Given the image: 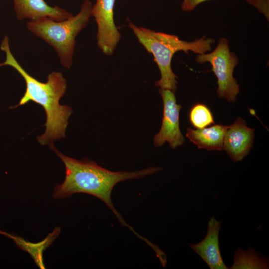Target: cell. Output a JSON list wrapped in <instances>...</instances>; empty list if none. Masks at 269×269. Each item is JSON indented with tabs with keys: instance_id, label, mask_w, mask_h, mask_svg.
I'll return each instance as SVG.
<instances>
[{
	"instance_id": "5",
	"label": "cell",
	"mask_w": 269,
	"mask_h": 269,
	"mask_svg": "<svg viewBox=\"0 0 269 269\" xmlns=\"http://www.w3.org/2000/svg\"><path fill=\"white\" fill-rule=\"evenodd\" d=\"M228 44L227 39L221 38L213 51L198 54L195 60L199 64L208 62L211 64L212 71L217 79L218 97L233 102L240 92V86L233 76L239 60L236 55L230 51Z\"/></svg>"
},
{
	"instance_id": "11",
	"label": "cell",
	"mask_w": 269,
	"mask_h": 269,
	"mask_svg": "<svg viewBox=\"0 0 269 269\" xmlns=\"http://www.w3.org/2000/svg\"><path fill=\"white\" fill-rule=\"evenodd\" d=\"M226 127L219 124L202 129H193L188 127L186 136L200 149L221 151L223 149Z\"/></svg>"
},
{
	"instance_id": "8",
	"label": "cell",
	"mask_w": 269,
	"mask_h": 269,
	"mask_svg": "<svg viewBox=\"0 0 269 269\" xmlns=\"http://www.w3.org/2000/svg\"><path fill=\"white\" fill-rule=\"evenodd\" d=\"M254 131L255 129L248 127L245 121L240 117L227 126L223 149L233 162L241 161L249 153L253 146Z\"/></svg>"
},
{
	"instance_id": "6",
	"label": "cell",
	"mask_w": 269,
	"mask_h": 269,
	"mask_svg": "<svg viewBox=\"0 0 269 269\" xmlns=\"http://www.w3.org/2000/svg\"><path fill=\"white\" fill-rule=\"evenodd\" d=\"M159 92L163 102V114L160 130L154 137V144L159 147L167 142L171 148L175 149L185 142L179 125L181 106L177 103L175 93L172 91L160 89Z\"/></svg>"
},
{
	"instance_id": "15",
	"label": "cell",
	"mask_w": 269,
	"mask_h": 269,
	"mask_svg": "<svg viewBox=\"0 0 269 269\" xmlns=\"http://www.w3.org/2000/svg\"><path fill=\"white\" fill-rule=\"evenodd\" d=\"M209 0H183L182 9L185 11H191L199 4Z\"/></svg>"
},
{
	"instance_id": "14",
	"label": "cell",
	"mask_w": 269,
	"mask_h": 269,
	"mask_svg": "<svg viewBox=\"0 0 269 269\" xmlns=\"http://www.w3.org/2000/svg\"><path fill=\"white\" fill-rule=\"evenodd\" d=\"M249 4L255 7L263 14L269 21V0H246Z\"/></svg>"
},
{
	"instance_id": "12",
	"label": "cell",
	"mask_w": 269,
	"mask_h": 269,
	"mask_svg": "<svg viewBox=\"0 0 269 269\" xmlns=\"http://www.w3.org/2000/svg\"><path fill=\"white\" fill-rule=\"evenodd\" d=\"M269 259L260 255L252 248L245 250L238 248L235 253L231 269H269Z\"/></svg>"
},
{
	"instance_id": "9",
	"label": "cell",
	"mask_w": 269,
	"mask_h": 269,
	"mask_svg": "<svg viewBox=\"0 0 269 269\" xmlns=\"http://www.w3.org/2000/svg\"><path fill=\"white\" fill-rule=\"evenodd\" d=\"M221 221L212 216L208 221L207 234L205 238L190 248L207 264L211 269H227L220 250L219 233Z\"/></svg>"
},
{
	"instance_id": "1",
	"label": "cell",
	"mask_w": 269,
	"mask_h": 269,
	"mask_svg": "<svg viewBox=\"0 0 269 269\" xmlns=\"http://www.w3.org/2000/svg\"><path fill=\"white\" fill-rule=\"evenodd\" d=\"M63 162L65 166V178L60 185L54 188L52 197L63 199L77 193H86L103 201L115 214L120 224L128 228L140 239V236L124 220L116 210L111 200V193L115 186L128 180L139 179L162 170L161 167H149L136 171H112L87 159L76 160L64 155L53 144L50 145Z\"/></svg>"
},
{
	"instance_id": "7",
	"label": "cell",
	"mask_w": 269,
	"mask_h": 269,
	"mask_svg": "<svg viewBox=\"0 0 269 269\" xmlns=\"http://www.w3.org/2000/svg\"><path fill=\"white\" fill-rule=\"evenodd\" d=\"M116 0H96L91 16L97 24V45L107 55H112L121 39V34L114 20Z\"/></svg>"
},
{
	"instance_id": "4",
	"label": "cell",
	"mask_w": 269,
	"mask_h": 269,
	"mask_svg": "<svg viewBox=\"0 0 269 269\" xmlns=\"http://www.w3.org/2000/svg\"><path fill=\"white\" fill-rule=\"evenodd\" d=\"M92 3L85 0L80 12L74 16L62 21H56L44 17L31 20L26 24L28 29L57 52L61 63L69 68L72 63L75 38L85 27L91 16Z\"/></svg>"
},
{
	"instance_id": "2",
	"label": "cell",
	"mask_w": 269,
	"mask_h": 269,
	"mask_svg": "<svg viewBox=\"0 0 269 269\" xmlns=\"http://www.w3.org/2000/svg\"><path fill=\"white\" fill-rule=\"evenodd\" d=\"M0 49L6 54L4 62L0 67L8 65L14 68L24 78L26 90L19 103L10 108H14L33 101L45 110L46 121L44 133L37 137L41 145L53 144V142L65 137L68 120L73 112L68 105H62L59 100L64 94L67 83L61 72H52L45 83L37 80L29 75L19 64L12 54L9 44V38L4 36L0 44Z\"/></svg>"
},
{
	"instance_id": "3",
	"label": "cell",
	"mask_w": 269,
	"mask_h": 269,
	"mask_svg": "<svg viewBox=\"0 0 269 269\" xmlns=\"http://www.w3.org/2000/svg\"><path fill=\"white\" fill-rule=\"evenodd\" d=\"M129 26L134 32L139 42L146 50L151 53L161 74L159 80L155 85L161 89H168L175 93L177 90L176 75L171 68L173 55L178 51L188 54L189 51L202 54L212 49L213 39L205 36L193 41H186L179 39L175 35L156 32L143 27H138L132 22Z\"/></svg>"
},
{
	"instance_id": "10",
	"label": "cell",
	"mask_w": 269,
	"mask_h": 269,
	"mask_svg": "<svg viewBox=\"0 0 269 269\" xmlns=\"http://www.w3.org/2000/svg\"><path fill=\"white\" fill-rule=\"evenodd\" d=\"M17 19L31 20L46 17L56 21L66 20L73 15L58 6H50L44 0H13Z\"/></svg>"
},
{
	"instance_id": "13",
	"label": "cell",
	"mask_w": 269,
	"mask_h": 269,
	"mask_svg": "<svg viewBox=\"0 0 269 269\" xmlns=\"http://www.w3.org/2000/svg\"><path fill=\"white\" fill-rule=\"evenodd\" d=\"M189 117L192 126L197 129L205 128L214 122L211 111L206 105L200 103L192 106Z\"/></svg>"
}]
</instances>
